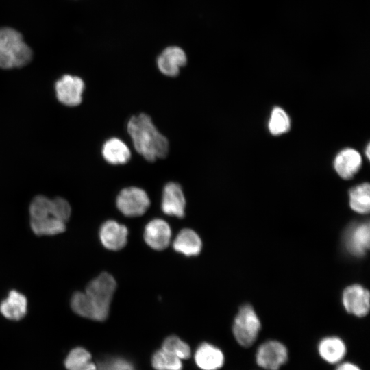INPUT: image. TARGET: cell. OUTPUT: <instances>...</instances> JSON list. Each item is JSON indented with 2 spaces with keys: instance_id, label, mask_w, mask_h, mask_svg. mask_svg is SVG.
<instances>
[{
  "instance_id": "277c9868",
  "label": "cell",
  "mask_w": 370,
  "mask_h": 370,
  "mask_svg": "<svg viewBox=\"0 0 370 370\" xmlns=\"http://www.w3.org/2000/svg\"><path fill=\"white\" fill-rule=\"evenodd\" d=\"M71 214L70 204L62 197L50 199L38 195L33 199L29 206L30 221L58 220L66 223Z\"/></svg>"
},
{
  "instance_id": "3957f363",
  "label": "cell",
  "mask_w": 370,
  "mask_h": 370,
  "mask_svg": "<svg viewBox=\"0 0 370 370\" xmlns=\"http://www.w3.org/2000/svg\"><path fill=\"white\" fill-rule=\"evenodd\" d=\"M32 58V49L23 41L20 32L10 27L0 29L1 69L23 66L31 61Z\"/></svg>"
},
{
  "instance_id": "30bf717a",
  "label": "cell",
  "mask_w": 370,
  "mask_h": 370,
  "mask_svg": "<svg viewBox=\"0 0 370 370\" xmlns=\"http://www.w3.org/2000/svg\"><path fill=\"white\" fill-rule=\"evenodd\" d=\"M342 301L346 311L357 317H363L369 312V293L361 285L347 287L343 293Z\"/></svg>"
},
{
  "instance_id": "4fadbf2b",
  "label": "cell",
  "mask_w": 370,
  "mask_h": 370,
  "mask_svg": "<svg viewBox=\"0 0 370 370\" xmlns=\"http://www.w3.org/2000/svg\"><path fill=\"white\" fill-rule=\"evenodd\" d=\"M144 239L151 248L158 251L163 250L171 242V227L164 220L154 219L146 225Z\"/></svg>"
},
{
  "instance_id": "83f0119b",
  "label": "cell",
  "mask_w": 370,
  "mask_h": 370,
  "mask_svg": "<svg viewBox=\"0 0 370 370\" xmlns=\"http://www.w3.org/2000/svg\"><path fill=\"white\" fill-rule=\"evenodd\" d=\"M369 151H370V146H369V144H368L366 149V155L368 159H369V154H370Z\"/></svg>"
},
{
  "instance_id": "5bb4252c",
  "label": "cell",
  "mask_w": 370,
  "mask_h": 370,
  "mask_svg": "<svg viewBox=\"0 0 370 370\" xmlns=\"http://www.w3.org/2000/svg\"><path fill=\"white\" fill-rule=\"evenodd\" d=\"M347 251L355 256H362L369 248V224L362 222L352 225L345 235Z\"/></svg>"
},
{
  "instance_id": "4316f807",
  "label": "cell",
  "mask_w": 370,
  "mask_h": 370,
  "mask_svg": "<svg viewBox=\"0 0 370 370\" xmlns=\"http://www.w3.org/2000/svg\"><path fill=\"white\" fill-rule=\"evenodd\" d=\"M334 370H362L356 362L344 360L334 366Z\"/></svg>"
},
{
  "instance_id": "7a4b0ae2",
  "label": "cell",
  "mask_w": 370,
  "mask_h": 370,
  "mask_svg": "<svg viewBox=\"0 0 370 370\" xmlns=\"http://www.w3.org/2000/svg\"><path fill=\"white\" fill-rule=\"evenodd\" d=\"M127 130L136 151L146 160L154 162L168 155L169 141L148 114L132 116L127 122Z\"/></svg>"
},
{
  "instance_id": "ba28073f",
  "label": "cell",
  "mask_w": 370,
  "mask_h": 370,
  "mask_svg": "<svg viewBox=\"0 0 370 370\" xmlns=\"http://www.w3.org/2000/svg\"><path fill=\"white\" fill-rule=\"evenodd\" d=\"M84 88V82L80 77L70 75L62 76L55 86L58 99L68 106L81 103Z\"/></svg>"
},
{
  "instance_id": "9c48e42d",
  "label": "cell",
  "mask_w": 370,
  "mask_h": 370,
  "mask_svg": "<svg viewBox=\"0 0 370 370\" xmlns=\"http://www.w3.org/2000/svg\"><path fill=\"white\" fill-rule=\"evenodd\" d=\"M347 352V344L343 339L337 336L323 337L317 345L319 357L330 365L335 366L345 360Z\"/></svg>"
},
{
  "instance_id": "9a60e30c",
  "label": "cell",
  "mask_w": 370,
  "mask_h": 370,
  "mask_svg": "<svg viewBox=\"0 0 370 370\" xmlns=\"http://www.w3.org/2000/svg\"><path fill=\"white\" fill-rule=\"evenodd\" d=\"M186 62L187 58L185 52L177 46L166 48L157 59L159 71L168 77L178 75L180 69L184 66Z\"/></svg>"
},
{
  "instance_id": "484cf974",
  "label": "cell",
  "mask_w": 370,
  "mask_h": 370,
  "mask_svg": "<svg viewBox=\"0 0 370 370\" xmlns=\"http://www.w3.org/2000/svg\"><path fill=\"white\" fill-rule=\"evenodd\" d=\"M97 370H135L132 362L121 357H110L97 365Z\"/></svg>"
},
{
  "instance_id": "d4e9b609",
  "label": "cell",
  "mask_w": 370,
  "mask_h": 370,
  "mask_svg": "<svg viewBox=\"0 0 370 370\" xmlns=\"http://www.w3.org/2000/svg\"><path fill=\"white\" fill-rule=\"evenodd\" d=\"M161 349L177 356L182 360L190 358L191 355L190 346L176 336H168L163 341Z\"/></svg>"
},
{
  "instance_id": "ffe728a7",
  "label": "cell",
  "mask_w": 370,
  "mask_h": 370,
  "mask_svg": "<svg viewBox=\"0 0 370 370\" xmlns=\"http://www.w3.org/2000/svg\"><path fill=\"white\" fill-rule=\"evenodd\" d=\"M174 249L186 256H196L199 254L202 243L199 235L191 229H183L173 241Z\"/></svg>"
},
{
  "instance_id": "5b68a950",
  "label": "cell",
  "mask_w": 370,
  "mask_h": 370,
  "mask_svg": "<svg viewBox=\"0 0 370 370\" xmlns=\"http://www.w3.org/2000/svg\"><path fill=\"white\" fill-rule=\"evenodd\" d=\"M261 330V322L254 308L249 305L242 306L234 318L232 332L237 343L249 348L256 341Z\"/></svg>"
},
{
  "instance_id": "2e32d148",
  "label": "cell",
  "mask_w": 370,
  "mask_h": 370,
  "mask_svg": "<svg viewBox=\"0 0 370 370\" xmlns=\"http://www.w3.org/2000/svg\"><path fill=\"white\" fill-rule=\"evenodd\" d=\"M194 358L196 365L201 370H219L225 360L223 352L220 348L206 342L199 345Z\"/></svg>"
},
{
  "instance_id": "44dd1931",
  "label": "cell",
  "mask_w": 370,
  "mask_h": 370,
  "mask_svg": "<svg viewBox=\"0 0 370 370\" xmlns=\"http://www.w3.org/2000/svg\"><path fill=\"white\" fill-rule=\"evenodd\" d=\"M67 370H97V365L92 361L90 352L78 347L71 349L64 360Z\"/></svg>"
},
{
  "instance_id": "7c38bea8",
  "label": "cell",
  "mask_w": 370,
  "mask_h": 370,
  "mask_svg": "<svg viewBox=\"0 0 370 370\" xmlns=\"http://www.w3.org/2000/svg\"><path fill=\"white\" fill-rule=\"evenodd\" d=\"M128 230L116 221L108 220L99 230V238L104 247L117 251L123 248L127 242Z\"/></svg>"
},
{
  "instance_id": "8992f818",
  "label": "cell",
  "mask_w": 370,
  "mask_h": 370,
  "mask_svg": "<svg viewBox=\"0 0 370 370\" xmlns=\"http://www.w3.org/2000/svg\"><path fill=\"white\" fill-rule=\"evenodd\" d=\"M286 345L275 339H269L256 348L254 360L261 370H280L289 360Z\"/></svg>"
},
{
  "instance_id": "e0dca14e",
  "label": "cell",
  "mask_w": 370,
  "mask_h": 370,
  "mask_svg": "<svg viewBox=\"0 0 370 370\" xmlns=\"http://www.w3.org/2000/svg\"><path fill=\"white\" fill-rule=\"evenodd\" d=\"M361 163L360 154L354 149L346 148L337 154L334 166L340 177L348 180L358 171Z\"/></svg>"
},
{
  "instance_id": "603a6c76",
  "label": "cell",
  "mask_w": 370,
  "mask_h": 370,
  "mask_svg": "<svg viewBox=\"0 0 370 370\" xmlns=\"http://www.w3.org/2000/svg\"><path fill=\"white\" fill-rule=\"evenodd\" d=\"M151 365L155 370H182V360L161 349L151 358Z\"/></svg>"
},
{
  "instance_id": "ac0fdd59",
  "label": "cell",
  "mask_w": 370,
  "mask_h": 370,
  "mask_svg": "<svg viewBox=\"0 0 370 370\" xmlns=\"http://www.w3.org/2000/svg\"><path fill=\"white\" fill-rule=\"evenodd\" d=\"M27 301L24 295L16 290L10 291L0 304V312L6 319L18 321L27 313Z\"/></svg>"
},
{
  "instance_id": "cb8c5ba5",
  "label": "cell",
  "mask_w": 370,
  "mask_h": 370,
  "mask_svg": "<svg viewBox=\"0 0 370 370\" xmlns=\"http://www.w3.org/2000/svg\"><path fill=\"white\" fill-rule=\"evenodd\" d=\"M269 132L273 135H280L288 131L290 119L286 112L281 108L273 109L268 123Z\"/></svg>"
},
{
  "instance_id": "8fae6325",
  "label": "cell",
  "mask_w": 370,
  "mask_h": 370,
  "mask_svg": "<svg viewBox=\"0 0 370 370\" xmlns=\"http://www.w3.org/2000/svg\"><path fill=\"white\" fill-rule=\"evenodd\" d=\"M186 199L181 186L174 182H168L162 191L161 208L167 215L179 218L184 217Z\"/></svg>"
},
{
  "instance_id": "6da1fadb",
  "label": "cell",
  "mask_w": 370,
  "mask_h": 370,
  "mask_svg": "<svg viewBox=\"0 0 370 370\" xmlns=\"http://www.w3.org/2000/svg\"><path fill=\"white\" fill-rule=\"evenodd\" d=\"M116 288L114 278L108 273H101L88 283L84 292L73 295L71 307L75 313L84 318L104 321L108 316Z\"/></svg>"
},
{
  "instance_id": "d6986e66",
  "label": "cell",
  "mask_w": 370,
  "mask_h": 370,
  "mask_svg": "<svg viewBox=\"0 0 370 370\" xmlns=\"http://www.w3.org/2000/svg\"><path fill=\"white\" fill-rule=\"evenodd\" d=\"M101 153L108 163L114 165L126 164L131 158V151L128 146L116 137L110 138L104 143Z\"/></svg>"
},
{
  "instance_id": "7402d4cb",
  "label": "cell",
  "mask_w": 370,
  "mask_h": 370,
  "mask_svg": "<svg viewBox=\"0 0 370 370\" xmlns=\"http://www.w3.org/2000/svg\"><path fill=\"white\" fill-rule=\"evenodd\" d=\"M351 208L361 214L368 213L370 208V186L365 182L352 188L349 191Z\"/></svg>"
},
{
  "instance_id": "52a82bcc",
  "label": "cell",
  "mask_w": 370,
  "mask_h": 370,
  "mask_svg": "<svg viewBox=\"0 0 370 370\" xmlns=\"http://www.w3.org/2000/svg\"><path fill=\"white\" fill-rule=\"evenodd\" d=\"M150 204L147 193L136 186L124 188L116 199V205L119 211L131 217L143 215L149 208Z\"/></svg>"
}]
</instances>
